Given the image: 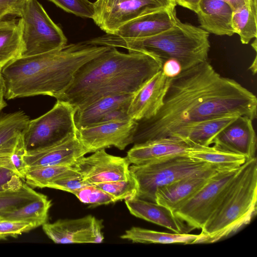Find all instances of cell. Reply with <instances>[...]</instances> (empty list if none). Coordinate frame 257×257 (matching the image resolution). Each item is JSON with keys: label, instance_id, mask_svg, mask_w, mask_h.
<instances>
[{"label": "cell", "instance_id": "44", "mask_svg": "<svg viewBox=\"0 0 257 257\" xmlns=\"http://www.w3.org/2000/svg\"><path fill=\"white\" fill-rule=\"evenodd\" d=\"M251 46L254 49L255 51L256 52V38H255L254 42L251 44Z\"/></svg>", "mask_w": 257, "mask_h": 257}, {"label": "cell", "instance_id": "11", "mask_svg": "<svg viewBox=\"0 0 257 257\" xmlns=\"http://www.w3.org/2000/svg\"><path fill=\"white\" fill-rule=\"evenodd\" d=\"M137 121L131 119L95 123L77 131V137L87 153L114 147L123 150L133 144Z\"/></svg>", "mask_w": 257, "mask_h": 257}, {"label": "cell", "instance_id": "5", "mask_svg": "<svg viewBox=\"0 0 257 257\" xmlns=\"http://www.w3.org/2000/svg\"><path fill=\"white\" fill-rule=\"evenodd\" d=\"M257 161L239 168L226 194L201 228L195 243H210L230 236L248 224L256 213Z\"/></svg>", "mask_w": 257, "mask_h": 257}, {"label": "cell", "instance_id": "32", "mask_svg": "<svg viewBox=\"0 0 257 257\" xmlns=\"http://www.w3.org/2000/svg\"><path fill=\"white\" fill-rule=\"evenodd\" d=\"M95 185L111 195L116 202L137 197L138 194V184L133 176L128 179L100 183Z\"/></svg>", "mask_w": 257, "mask_h": 257}, {"label": "cell", "instance_id": "21", "mask_svg": "<svg viewBox=\"0 0 257 257\" xmlns=\"http://www.w3.org/2000/svg\"><path fill=\"white\" fill-rule=\"evenodd\" d=\"M130 213L137 217L164 227L177 233L192 230L169 209L156 202L135 197L125 200Z\"/></svg>", "mask_w": 257, "mask_h": 257}, {"label": "cell", "instance_id": "28", "mask_svg": "<svg viewBox=\"0 0 257 257\" xmlns=\"http://www.w3.org/2000/svg\"><path fill=\"white\" fill-rule=\"evenodd\" d=\"M51 205V201L44 194L21 207L3 213L0 218L29 222L38 227L47 222Z\"/></svg>", "mask_w": 257, "mask_h": 257}, {"label": "cell", "instance_id": "8", "mask_svg": "<svg viewBox=\"0 0 257 257\" xmlns=\"http://www.w3.org/2000/svg\"><path fill=\"white\" fill-rule=\"evenodd\" d=\"M20 17L23 45L21 57L51 52L67 45V38L63 31L37 0H30Z\"/></svg>", "mask_w": 257, "mask_h": 257}, {"label": "cell", "instance_id": "15", "mask_svg": "<svg viewBox=\"0 0 257 257\" xmlns=\"http://www.w3.org/2000/svg\"><path fill=\"white\" fill-rule=\"evenodd\" d=\"M87 154L77 134L55 144L27 151L24 162L27 169L43 166H72Z\"/></svg>", "mask_w": 257, "mask_h": 257}, {"label": "cell", "instance_id": "3", "mask_svg": "<svg viewBox=\"0 0 257 257\" xmlns=\"http://www.w3.org/2000/svg\"><path fill=\"white\" fill-rule=\"evenodd\" d=\"M109 48L83 42L43 54L19 57L1 71L5 98L43 95L57 99L81 66Z\"/></svg>", "mask_w": 257, "mask_h": 257}, {"label": "cell", "instance_id": "10", "mask_svg": "<svg viewBox=\"0 0 257 257\" xmlns=\"http://www.w3.org/2000/svg\"><path fill=\"white\" fill-rule=\"evenodd\" d=\"M93 5V20L109 34L137 18L177 5L173 0H96Z\"/></svg>", "mask_w": 257, "mask_h": 257}, {"label": "cell", "instance_id": "37", "mask_svg": "<svg viewBox=\"0 0 257 257\" xmlns=\"http://www.w3.org/2000/svg\"><path fill=\"white\" fill-rule=\"evenodd\" d=\"M30 0H0V21L7 15L21 17Z\"/></svg>", "mask_w": 257, "mask_h": 257}, {"label": "cell", "instance_id": "29", "mask_svg": "<svg viewBox=\"0 0 257 257\" xmlns=\"http://www.w3.org/2000/svg\"><path fill=\"white\" fill-rule=\"evenodd\" d=\"M188 156L225 170L238 168L247 160L243 156L219 150L212 146H194Z\"/></svg>", "mask_w": 257, "mask_h": 257}, {"label": "cell", "instance_id": "43", "mask_svg": "<svg viewBox=\"0 0 257 257\" xmlns=\"http://www.w3.org/2000/svg\"><path fill=\"white\" fill-rule=\"evenodd\" d=\"M256 55L255 56V58L249 68V69L251 71L253 75H255L256 73Z\"/></svg>", "mask_w": 257, "mask_h": 257}, {"label": "cell", "instance_id": "2", "mask_svg": "<svg viewBox=\"0 0 257 257\" xmlns=\"http://www.w3.org/2000/svg\"><path fill=\"white\" fill-rule=\"evenodd\" d=\"M163 64L148 54L124 53L110 47L81 66L57 100L68 102L77 111L107 95L135 94L161 70Z\"/></svg>", "mask_w": 257, "mask_h": 257}, {"label": "cell", "instance_id": "24", "mask_svg": "<svg viewBox=\"0 0 257 257\" xmlns=\"http://www.w3.org/2000/svg\"><path fill=\"white\" fill-rule=\"evenodd\" d=\"M22 48L21 18L0 21V72L10 62L21 56Z\"/></svg>", "mask_w": 257, "mask_h": 257}, {"label": "cell", "instance_id": "20", "mask_svg": "<svg viewBox=\"0 0 257 257\" xmlns=\"http://www.w3.org/2000/svg\"><path fill=\"white\" fill-rule=\"evenodd\" d=\"M200 27L208 33L231 36L233 9L223 0H201L195 12Z\"/></svg>", "mask_w": 257, "mask_h": 257}, {"label": "cell", "instance_id": "13", "mask_svg": "<svg viewBox=\"0 0 257 257\" xmlns=\"http://www.w3.org/2000/svg\"><path fill=\"white\" fill-rule=\"evenodd\" d=\"M103 221L88 215L73 219H59L46 222L42 228L56 243H101L104 239Z\"/></svg>", "mask_w": 257, "mask_h": 257}, {"label": "cell", "instance_id": "14", "mask_svg": "<svg viewBox=\"0 0 257 257\" xmlns=\"http://www.w3.org/2000/svg\"><path fill=\"white\" fill-rule=\"evenodd\" d=\"M212 144L216 149L243 156L247 160L255 157L256 137L252 120L238 116L218 134Z\"/></svg>", "mask_w": 257, "mask_h": 257}, {"label": "cell", "instance_id": "34", "mask_svg": "<svg viewBox=\"0 0 257 257\" xmlns=\"http://www.w3.org/2000/svg\"><path fill=\"white\" fill-rule=\"evenodd\" d=\"M89 184L84 180L74 165L68 173L52 182L48 188L67 191L73 194L78 190Z\"/></svg>", "mask_w": 257, "mask_h": 257}, {"label": "cell", "instance_id": "18", "mask_svg": "<svg viewBox=\"0 0 257 257\" xmlns=\"http://www.w3.org/2000/svg\"><path fill=\"white\" fill-rule=\"evenodd\" d=\"M223 171L212 169L184 178L156 191L155 202L173 212L193 196L218 172Z\"/></svg>", "mask_w": 257, "mask_h": 257}, {"label": "cell", "instance_id": "6", "mask_svg": "<svg viewBox=\"0 0 257 257\" xmlns=\"http://www.w3.org/2000/svg\"><path fill=\"white\" fill-rule=\"evenodd\" d=\"M212 169L222 170L188 155L177 156L142 165L132 164L130 166L131 173L138 184L137 198L155 202V194L158 189Z\"/></svg>", "mask_w": 257, "mask_h": 257}, {"label": "cell", "instance_id": "30", "mask_svg": "<svg viewBox=\"0 0 257 257\" xmlns=\"http://www.w3.org/2000/svg\"><path fill=\"white\" fill-rule=\"evenodd\" d=\"M73 166L53 165L27 169L24 181L32 188H43L68 173Z\"/></svg>", "mask_w": 257, "mask_h": 257}, {"label": "cell", "instance_id": "1", "mask_svg": "<svg viewBox=\"0 0 257 257\" xmlns=\"http://www.w3.org/2000/svg\"><path fill=\"white\" fill-rule=\"evenodd\" d=\"M257 98L206 61L171 78L163 104L152 117L138 121L133 144L172 137L181 128L227 115L256 117Z\"/></svg>", "mask_w": 257, "mask_h": 257}, {"label": "cell", "instance_id": "26", "mask_svg": "<svg viewBox=\"0 0 257 257\" xmlns=\"http://www.w3.org/2000/svg\"><path fill=\"white\" fill-rule=\"evenodd\" d=\"M44 194L35 191L20 177L0 190V215L15 209Z\"/></svg>", "mask_w": 257, "mask_h": 257}, {"label": "cell", "instance_id": "22", "mask_svg": "<svg viewBox=\"0 0 257 257\" xmlns=\"http://www.w3.org/2000/svg\"><path fill=\"white\" fill-rule=\"evenodd\" d=\"M238 116L227 115L196 122L181 128L171 137L183 139L193 146L209 147L218 134Z\"/></svg>", "mask_w": 257, "mask_h": 257}, {"label": "cell", "instance_id": "39", "mask_svg": "<svg viewBox=\"0 0 257 257\" xmlns=\"http://www.w3.org/2000/svg\"><path fill=\"white\" fill-rule=\"evenodd\" d=\"M127 109L128 107H123L112 110L104 115L97 123L131 120Z\"/></svg>", "mask_w": 257, "mask_h": 257}, {"label": "cell", "instance_id": "35", "mask_svg": "<svg viewBox=\"0 0 257 257\" xmlns=\"http://www.w3.org/2000/svg\"><path fill=\"white\" fill-rule=\"evenodd\" d=\"M65 11L76 16L91 18L94 15L93 3L89 0H49Z\"/></svg>", "mask_w": 257, "mask_h": 257}, {"label": "cell", "instance_id": "23", "mask_svg": "<svg viewBox=\"0 0 257 257\" xmlns=\"http://www.w3.org/2000/svg\"><path fill=\"white\" fill-rule=\"evenodd\" d=\"M134 95L119 94L107 95L77 110L74 118L77 131L97 123L104 115L112 110L128 107Z\"/></svg>", "mask_w": 257, "mask_h": 257}, {"label": "cell", "instance_id": "45", "mask_svg": "<svg viewBox=\"0 0 257 257\" xmlns=\"http://www.w3.org/2000/svg\"><path fill=\"white\" fill-rule=\"evenodd\" d=\"M173 1H175V0H173Z\"/></svg>", "mask_w": 257, "mask_h": 257}, {"label": "cell", "instance_id": "19", "mask_svg": "<svg viewBox=\"0 0 257 257\" xmlns=\"http://www.w3.org/2000/svg\"><path fill=\"white\" fill-rule=\"evenodd\" d=\"M176 6L137 18L120 27L112 35L122 38L152 36L174 26L179 19Z\"/></svg>", "mask_w": 257, "mask_h": 257}, {"label": "cell", "instance_id": "38", "mask_svg": "<svg viewBox=\"0 0 257 257\" xmlns=\"http://www.w3.org/2000/svg\"><path fill=\"white\" fill-rule=\"evenodd\" d=\"M201 0H175L177 5L195 12L197 5ZM227 2L233 10L243 5L247 0H223Z\"/></svg>", "mask_w": 257, "mask_h": 257}, {"label": "cell", "instance_id": "40", "mask_svg": "<svg viewBox=\"0 0 257 257\" xmlns=\"http://www.w3.org/2000/svg\"><path fill=\"white\" fill-rule=\"evenodd\" d=\"M161 70L168 77L173 78L178 75L182 69L181 64L178 61L170 59L164 61Z\"/></svg>", "mask_w": 257, "mask_h": 257}, {"label": "cell", "instance_id": "36", "mask_svg": "<svg viewBox=\"0 0 257 257\" xmlns=\"http://www.w3.org/2000/svg\"><path fill=\"white\" fill-rule=\"evenodd\" d=\"M36 228L34 224L29 222L0 219V239L17 237Z\"/></svg>", "mask_w": 257, "mask_h": 257}, {"label": "cell", "instance_id": "41", "mask_svg": "<svg viewBox=\"0 0 257 257\" xmlns=\"http://www.w3.org/2000/svg\"><path fill=\"white\" fill-rule=\"evenodd\" d=\"M18 177H20L13 171L0 167V190L7 186Z\"/></svg>", "mask_w": 257, "mask_h": 257}, {"label": "cell", "instance_id": "4", "mask_svg": "<svg viewBox=\"0 0 257 257\" xmlns=\"http://www.w3.org/2000/svg\"><path fill=\"white\" fill-rule=\"evenodd\" d=\"M209 33L179 19L171 28L144 38H122L106 34L86 41L88 44L120 47L128 52L148 54L161 60L178 61L185 70L208 60Z\"/></svg>", "mask_w": 257, "mask_h": 257}, {"label": "cell", "instance_id": "7", "mask_svg": "<svg viewBox=\"0 0 257 257\" xmlns=\"http://www.w3.org/2000/svg\"><path fill=\"white\" fill-rule=\"evenodd\" d=\"M76 111L68 102L57 100L48 112L30 120L22 134L26 152L55 144L77 135L74 118Z\"/></svg>", "mask_w": 257, "mask_h": 257}, {"label": "cell", "instance_id": "9", "mask_svg": "<svg viewBox=\"0 0 257 257\" xmlns=\"http://www.w3.org/2000/svg\"><path fill=\"white\" fill-rule=\"evenodd\" d=\"M239 167L214 175L193 196L173 212L192 230L201 229L226 194Z\"/></svg>", "mask_w": 257, "mask_h": 257}, {"label": "cell", "instance_id": "16", "mask_svg": "<svg viewBox=\"0 0 257 257\" xmlns=\"http://www.w3.org/2000/svg\"><path fill=\"white\" fill-rule=\"evenodd\" d=\"M171 78L161 70L134 95L127 109L130 118L135 121L154 116L163 104Z\"/></svg>", "mask_w": 257, "mask_h": 257}, {"label": "cell", "instance_id": "46", "mask_svg": "<svg viewBox=\"0 0 257 257\" xmlns=\"http://www.w3.org/2000/svg\"><path fill=\"white\" fill-rule=\"evenodd\" d=\"M1 219V218H0Z\"/></svg>", "mask_w": 257, "mask_h": 257}, {"label": "cell", "instance_id": "42", "mask_svg": "<svg viewBox=\"0 0 257 257\" xmlns=\"http://www.w3.org/2000/svg\"><path fill=\"white\" fill-rule=\"evenodd\" d=\"M5 86L0 72V111L7 105L5 100Z\"/></svg>", "mask_w": 257, "mask_h": 257}, {"label": "cell", "instance_id": "31", "mask_svg": "<svg viewBox=\"0 0 257 257\" xmlns=\"http://www.w3.org/2000/svg\"><path fill=\"white\" fill-rule=\"evenodd\" d=\"M30 121L23 111L0 115V148L22 135Z\"/></svg>", "mask_w": 257, "mask_h": 257}, {"label": "cell", "instance_id": "25", "mask_svg": "<svg viewBox=\"0 0 257 257\" xmlns=\"http://www.w3.org/2000/svg\"><path fill=\"white\" fill-rule=\"evenodd\" d=\"M199 234L158 231L139 227H133L125 231L120 238L135 243L195 244Z\"/></svg>", "mask_w": 257, "mask_h": 257}, {"label": "cell", "instance_id": "17", "mask_svg": "<svg viewBox=\"0 0 257 257\" xmlns=\"http://www.w3.org/2000/svg\"><path fill=\"white\" fill-rule=\"evenodd\" d=\"M193 146L183 139L167 137L135 144L126 158L130 164L142 165L180 155H188Z\"/></svg>", "mask_w": 257, "mask_h": 257}, {"label": "cell", "instance_id": "27", "mask_svg": "<svg viewBox=\"0 0 257 257\" xmlns=\"http://www.w3.org/2000/svg\"><path fill=\"white\" fill-rule=\"evenodd\" d=\"M257 0H247L233 10L232 26L242 44H247L257 37Z\"/></svg>", "mask_w": 257, "mask_h": 257}, {"label": "cell", "instance_id": "12", "mask_svg": "<svg viewBox=\"0 0 257 257\" xmlns=\"http://www.w3.org/2000/svg\"><path fill=\"white\" fill-rule=\"evenodd\" d=\"M130 165L126 157L109 154L103 149L81 158L74 165L84 180L96 185L131 178Z\"/></svg>", "mask_w": 257, "mask_h": 257}, {"label": "cell", "instance_id": "33", "mask_svg": "<svg viewBox=\"0 0 257 257\" xmlns=\"http://www.w3.org/2000/svg\"><path fill=\"white\" fill-rule=\"evenodd\" d=\"M73 194L81 202L93 206L107 205L116 202L111 195L93 184L85 186Z\"/></svg>", "mask_w": 257, "mask_h": 257}]
</instances>
